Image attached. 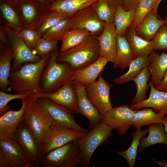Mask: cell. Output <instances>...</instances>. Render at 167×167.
<instances>
[{"label": "cell", "instance_id": "cell-49", "mask_svg": "<svg viewBox=\"0 0 167 167\" xmlns=\"http://www.w3.org/2000/svg\"><path fill=\"white\" fill-rule=\"evenodd\" d=\"M37 1L44 5L48 6L50 4L49 0H32Z\"/></svg>", "mask_w": 167, "mask_h": 167}, {"label": "cell", "instance_id": "cell-33", "mask_svg": "<svg viewBox=\"0 0 167 167\" xmlns=\"http://www.w3.org/2000/svg\"><path fill=\"white\" fill-rule=\"evenodd\" d=\"M135 13V9L126 11L122 6L116 7L113 22L118 35L124 36L126 30L133 20Z\"/></svg>", "mask_w": 167, "mask_h": 167}, {"label": "cell", "instance_id": "cell-31", "mask_svg": "<svg viewBox=\"0 0 167 167\" xmlns=\"http://www.w3.org/2000/svg\"><path fill=\"white\" fill-rule=\"evenodd\" d=\"M165 116L164 113H156L152 109L137 110L134 116L132 125L137 128L156 123H162Z\"/></svg>", "mask_w": 167, "mask_h": 167}, {"label": "cell", "instance_id": "cell-24", "mask_svg": "<svg viewBox=\"0 0 167 167\" xmlns=\"http://www.w3.org/2000/svg\"><path fill=\"white\" fill-rule=\"evenodd\" d=\"M150 64L148 68L150 74L151 81L156 87L162 79L167 70V53L161 54L154 50L148 56Z\"/></svg>", "mask_w": 167, "mask_h": 167}, {"label": "cell", "instance_id": "cell-41", "mask_svg": "<svg viewBox=\"0 0 167 167\" xmlns=\"http://www.w3.org/2000/svg\"><path fill=\"white\" fill-rule=\"evenodd\" d=\"M18 33L32 50L37 41L42 36V35L38 32L37 29L31 28H24Z\"/></svg>", "mask_w": 167, "mask_h": 167}, {"label": "cell", "instance_id": "cell-19", "mask_svg": "<svg viewBox=\"0 0 167 167\" xmlns=\"http://www.w3.org/2000/svg\"><path fill=\"white\" fill-rule=\"evenodd\" d=\"M117 36L114 22L106 23L101 33L96 36L99 44L100 56L113 63L116 56Z\"/></svg>", "mask_w": 167, "mask_h": 167}, {"label": "cell", "instance_id": "cell-50", "mask_svg": "<svg viewBox=\"0 0 167 167\" xmlns=\"http://www.w3.org/2000/svg\"><path fill=\"white\" fill-rule=\"evenodd\" d=\"M162 123L165 126V129L167 134V116H165Z\"/></svg>", "mask_w": 167, "mask_h": 167}, {"label": "cell", "instance_id": "cell-13", "mask_svg": "<svg viewBox=\"0 0 167 167\" xmlns=\"http://www.w3.org/2000/svg\"><path fill=\"white\" fill-rule=\"evenodd\" d=\"M85 86L89 99L101 114L113 108L109 96L112 85L102 77L101 73L97 81Z\"/></svg>", "mask_w": 167, "mask_h": 167}, {"label": "cell", "instance_id": "cell-7", "mask_svg": "<svg viewBox=\"0 0 167 167\" xmlns=\"http://www.w3.org/2000/svg\"><path fill=\"white\" fill-rule=\"evenodd\" d=\"M3 28L8 37L12 52L13 64L11 71H17L25 63L36 62L42 59L33 53L18 32L7 26Z\"/></svg>", "mask_w": 167, "mask_h": 167}, {"label": "cell", "instance_id": "cell-25", "mask_svg": "<svg viewBox=\"0 0 167 167\" xmlns=\"http://www.w3.org/2000/svg\"><path fill=\"white\" fill-rule=\"evenodd\" d=\"M99 0H56L48 6L50 11L59 12L72 16L77 11L91 6Z\"/></svg>", "mask_w": 167, "mask_h": 167}, {"label": "cell", "instance_id": "cell-26", "mask_svg": "<svg viewBox=\"0 0 167 167\" xmlns=\"http://www.w3.org/2000/svg\"><path fill=\"white\" fill-rule=\"evenodd\" d=\"M13 54L10 44L0 45V88L1 91L9 92V77L11 72Z\"/></svg>", "mask_w": 167, "mask_h": 167}, {"label": "cell", "instance_id": "cell-6", "mask_svg": "<svg viewBox=\"0 0 167 167\" xmlns=\"http://www.w3.org/2000/svg\"><path fill=\"white\" fill-rule=\"evenodd\" d=\"M35 100L32 96L29 95L21 99L22 106L19 110H9L0 116V139L13 138L18 128L31 111Z\"/></svg>", "mask_w": 167, "mask_h": 167}, {"label": "cell", "instance_id": "cell-32", "mask_svg": "<svg viewBox=\"0 0 167 167\" xmlns=\"http://www.w3.org/2000/svg\"><path fill=\"white\" fill-rule=\"evenodd\" d=\"M91 33L84 28L70 29L64 34L59 52H62L80 44L85 40Z\"/></svg>", "mask_w": 167, "mask_h": 167}, {"label": "cell", "instance_id": "cell-42", "mask_svg": "<svg viewBox=\"0 0 167 167\" xmlns=\"http://www.w3.org/2000/svg\"><path fill=\"white\" fill-rule=\"evenodd\" d=\"M29 95L27 94H11L2 91H0V116L4 114L10 110L7 105L11 101L16 99H22Z\"/></svg>", "mask_w": 167, "mask_h": 167}, {"label": "cell", "instance_id": "cell-5", "mask_svg": "<svg viewBox=\"0 0 167 167\" xmlns=\"http://www.w3.org/2000/svg\"><path fill=\"white\" fill-rule=\"evenodd\" d=\"M79 162V150L76 140L43 155L40 164L45 167H75Z\"/></svg>", "mask_w": 167, "mask_h": 167}, {"label": "cell", "instance_id": "cell-12", "mask_svg": "<svg viewBox=\"0 0 167 167\" xmlns=\"http://www.w3.org/2000/svg\"><path fill=\"white\" fill-rule=\"evenodd\" d=\"M137 110L123 105L112 108L102 115V122L116 131L120 135L125 134L132 125L133 118Z\"/></svg>", "mask_w": 167, "mask_h": 167}, {"label": "cell", "instance_id": "cell-38", "mask_svg": "<svg viewBox=\"0 0 167 167\" xmlns=\"http://www.w3.org/2000/svg\"><path fill=\"white\" fill-rule=\"evenodd\" d=\"M157 0H141L135 9L133 20L131 24L135 28L145 17L153 10Z\"/></svg>", "mask_w": 167, "mask_h": 167}, {"label": "cell", "instance_id": "cell-45", "mask_svg": "<svg viewBox=\"0 0 167 167\" xmlns=\"http://www.w3.org/2000/svg\"><path fill=\"white\" fill-rule=\"evenodd\" d=\"M155 88L158 91L167 92V70L165 73L161 81Z\"/></svg>", "mask_w": 167, "mask_h": 167}, {"label": "cell", "instance_id": "cell-39", "mask_svg": "<svg viewBox=\"0 0 167 167\" xmlns=\"http://www.w3.org/2000/svg\"><path fill=\"white\" fill-rule=\"evenodd\" d=\"M58 41L42 36L36 41L32 50L33 53L41 58L58 49Z\"/></svg>", "mask_w": 167, "mask_h": 167}, {"label": "cell", "instance_id": "cell-53", "mask_svg": "<svg viewBox=\"0 0 167 167\" xmlns=\"http://www.w3.org/2000/svg\"><path fill=\"white\" fill-rule=\"evenodd\" d=\"M55 0H49L50 3L51 4V3H53L54 1H55Z\"/></svg>", "mask_w": 167, "mask_h": 167}, {"label": "cell", "instance_id": "cell-30", "mask_svg": "<svg viewBox=\"0 0 167 167\" xmlns=\"http://www.w3.org/2000/svg\"><path fill=\"white\" fill-rule=\"evenodd\" d=\"M148 132V129L143 130L141 127L136 128L135 131L131 133L132 139L131 145L126 151L118 152L111 150L124 158L127 161L129 167H133L135 164L140 141Z\"/></svg>", "mask_w": 167, "mask_h": 167}, {"label": "cell", "instance_id": "cell-8", "mask_svg": "<svg viewBox=\"0 0 167 167\" xmlns=\"http://www.w3.org/2000/svg\"><path fill=\"white\" fill-rule=\"evenodd\" d=\"M35 101L47 113L55 125L88 132L76 122L72 113L65 107L44 97L37 98Z\"/></svg>", "mask_w": 167, "mask_h": 167}, {"label": "cell", "instance_id": "cell-15", "mask_svg": "<svg viewBox=\"0 0 167 167\" xmlns=\"http://www.w3.org/2000/svg\"><path fill=\"white\" fill-rule=\"evenodd\" d=\"M70 21L71 29L84 28L95 36L101 33L106 24L98 18L91 6L76 12Z\"/></svg>", "mask_w": 167, "mask_h": 167}, {"label": "cell", "instance_id": "cell-16", "mask_svg": "<svg viewBox=\"0 0 167 167\" xmlns=\"http://www.w3.org/2000/svg\"><path fill=\"white\" fill-rule=\"evenodd\" d=\"M87 133L55 125L43 143V155L71 141L77 140Z\"/></svg>", "mask_w": 167, "mask_h": 167}, {"label": "cell", "instance_id": "cell-48", "mask_svg": "<svg viewBox=\"0 0 167 167\" xmlns=\"http://www.w3.org/2000/svg\"><path fill=\"white\" fill-rule=\"evenodd\" d=\"M162 0H157L155 6L152 11V12L155 15L159 16L157 14V9L159 5Z\"/></svg>", "mask_w": 167, "mask_h": 167}, {"label": "cell", "instance_id": "cell-36", "mask_svg": "<svg viewBox=\"0 0 167 167\" xmlns=\"http://www.w3.org/2000/svg\"><path fill=\"white\" fill-rule=\"evenodd\" d=\"M98 18L106 23L113 22L116 7L110 5L106 0H99L91 6Z\"/></svg>", "mask_w": 167, "mask_h": 167}, {"label": "cell", "instance_id": "cell-43", "mask_svg": "<svg viewBox=\"0 0 167 167\" xmlns=\"http://www.w3.org/2000/svg\"><path fill=\"white\" fill-rule=\"evenodd\" d=\"M153 40L154 50H167V27L165 24L160 29Z\"/></svg>", "mask_w": 167, "mask_h": 167}, {"label": "cell", "instance_id": "cell-29", "mask_svg": "<svg viewBox=\"0 0 167 167\" xmlns=\"http://www.w3.org/2000/svg\"><path fill=\"white\" fill-rule=\"evenodd\" d=\"M149 64L150 60L148 56L136 58L130 63L128 70L127 72L114 78L113 82L117 85H121L133 80L144 68L148 67Z\"/></svg>", "mask_w": 167, "mask_h": 167}, {"label": "cell", "instance_id": "cell-11", "mask_svg": "<svg viewBox=\"0 0 167 167\" xmlns=\"http://www.w3.org/2000/svg\"><path fill=\"white\" fill-rule=\"evenodd\" d=\"M31 166L25 153L15 140L0 139V167Z\"/></svg>", "mask_w": 167, "mask_h": 167}, {"label": "cell", "instance_id": "cell-34", "mask_svg": "<svg viewBox=\"0 0 167 167\" xmlns=\"http://www.w3.org/2000/svg\"><path fill=\"white\" fill-rule=\"evenodd\" d=\"M0 9L9 26L13 27L18 32L24 28L17 14V11L19 9L18 5L1 1L0 2Z\"/></svg>", "mask_w": 167, "mask_h": 167}, {"label": "cell", "instance_id": "cell-46", "mask_svg": "<svg viewBox=\"0 0 167 167\" xmlns=\"http://www.w3.org/2000/svg\"><path fill=\"white\" fill-rule=\"evenodd\" d=\"M111 6L117 7L120 6H122L123 0H106Z\"/></svg>", "mask_w": 167, "mask_h": 167}, {"label": "cell", "instance_id": "cell-52", "mask_svg": "<svg viewBox=\"0 0 167 167\" xmlns=\"http://www.w3.org/2000/svg\"><path fill=\"white\" fill-rule=\"evenodd\" d=\"M167 27V16L163 19Z\"/></svg>", "mask_w": 167, "mask_h": 167}, {"label": "cell", "instance_id": "cell-14", "mask_svg": "<svg viewBox=\"0 0 167 167\" xmlns=\"http://www.w3.org/2000/svg\"><path fill=\"white\" fill-rule=\"evenodd\" d=\"M35 99L38 97L49 99L61 105L72 113H80L77 102V98L72 82L63 85L55 91L49 93L35 92L29 94Z\"/></svg>", "mask_w": 167, "mask_h": 167}, {"label": "cell", "instance_id": "cell-18", "mask_svg": "<svg viewBox=\"0 0 167 167\" xmlns=\"http://www.w3.org/2000/svg\"><path fill=\"white\" fill-rule=\"evenodd\" d=\"M72 83L76 93L80 113L88 119L91 129L102 122V115L89 99L85 85L75 81Z\"/></svg>", "mask_w": 167, "mask_h": 167}, {"label": "cell", "instance_id": "cell-3", "mask_svg": "<svg viewBox=\"0 0 167 167\" xmlns=\"http://www.w3.org/2000/svg\"><path fill=\"white\" fill-rule=\"evenodd\" d=\"M100 56L98 41L96 36L90 35L78 45L58 54V62L68 63L74 71L92 64Z\"/></svg>", "mask_w": 167, "mask_h": 167}, {"label": "cell", "instance_id": "cell-51", "mask_svg": "<svg viewBox=\"0 0 167 167\" xmlns=\"http://www.w3.org/2000/svg\"><path fill=\"white\" fill-rule=\"evenodd\" d=\"M153 160L155 162H156L161 166H163L164 167H167V163L166 162L164 161L158 162L154 160L153 159Z\"/></svg>", "mask_w": 167, "mask_h": 167}, {"label": "cell", "instance_id": "cell-27", "mask_svg": "<svg viewBox=\"0 0 167 167\" xmlns=\"http://www.w3.org/2000/svg\"><path fill=\"white\" fill-rule=\"evenodd\" d=\"M148 130V135L143 137L140 141L137 151L138 153L156 144L162 143L167 146V135L162 123H156L149 126Z\"/></svg>", "mask_w": 167, "mask_h": 167}, {"label": "cell", "instance_id": "cell-1", "mask_svg": "<svg viewBox=\"0 0 167 167\" xmlns=\"http://www.w3.org/2000/svg\"><path fill=\"white\" fill-rule=\"evenodd\" d=\"M50 53L38 62L25 63L17 71H11L9 91L12 90L16 94L42 93L40 84L41 76Z\"/></svg>", "mask_w": 167, "mask_h": 167}, {"label": "cell", "instance_id": "cell-21", "mask_svg": "<svg viewBox=\"0 0 167 167\" xmlns=\"http://www.w3.org/2000/svg\"><path fill=\"white\" fill-rule=\"evenodd\" d=\"M109 62L101 56L87 66L73 71V81L79 82L85 85L96 81L97 77L103 71Z\"/></svg>", "mask_w": 167, "mask_h": 167}, {"label": "cell", "instance_id": "cell-40", "mask_svg": "<svg viewBox=\"0 0 167 167\" xmlns=\"http://www.w3.org/2000/svg\"><path fill=\"white\" fill-rule=\"evenodd\" d=\"M71 17L59 12L49 11V14L37 30L42 35L47 30L54 26L60 21Z\"/></svg>", "mask_w": 167, "mask_h": 167}, {"label": "cell", "instance_id": "cell-22", "mask_svg": "<svg viewBox=\"0 0 167 167\" xmlns=\"http://www.w3.org/2000/svg\"><path fill=\"white\" fill-rule=\"evenodd\" d=\"M124 36L130 45L135 59L148 57L154 50L153 40L147 41L137 35L135 28L131 24L126 30Z\"/></svg>", "mask_w": 167, "mask_h": 167}, {"label": "cell", "instance_id": "cell-37", "mask_svg": "<svg viewBox=\"0 0 167 167\" xmlns=\"http://www.w3.org/2000/svg\"><path fill=\"white\" fill-rule=\"evenodd\" d=\"M70 17L60 21L47 30L42 34V36L56 41L62 40L65 33L71 29Z\"/></svg>", "mask_w": 167, "mask_h": 167}, {"label": "cell", "instance_id": "cell-20", "mask_svg": "<svg viewBox=\"0 0 167 167\" xmlns=\"http://www.w3.org/2000/svg\"><path fill=\"white\" fill-rule=\"evenodd\" d=\"M148 84L150 88L148 98L139 103L131 104L129 107L134 110L151 108L156 113H163L167 116V92L156 90L151 81Z\"/></svg>", "mask_w": 167, "mask_h": 167}, {"label": "cell", "instance_id": "cell-23", "mask_svg": "<svg viewBox=\"0 0 167 167\" xmlns=\"http://www.w3.org/2000/svg\"><path fill=\"white\" fill-rule=\"evenodd\" d=\"M165 24L163 19L154 15L152 11L148 13L135 28L136 34L147 41L152 40L158 31Z\"/></svg>", "mask_w": 167, "mask_h": 167}, {"label": "cell", "instance_id": "cell-10", "mask_svg": "<svg viewBox=\"0 0 167 167\" xmlns=\"http://www.w3.org/2000/svg\"><path fill=\"white\" fill-rule=\"evenodd\" d=\"M35 136L43 143L55 125L47 113L35 101L24 122Z\"/></svg>", "mask_w": 167, "mask_h": 167}, {"label": "cell", "instance_id": "cell-44", "mask_svg": "<svg viewBox=\"0 0 167 167\" xmlns=\"http://www.w3.org/2000/svg\"><path fill=\"white\" fill-rule=\"evenodd\" d=\"M141 0H123L122 6L126 11L135 9Z\"/></svg>", "mask_w": 167, "mask_h": 167}, {"label": "cell", "instance_id": "cell-35", "mask_svg": "<svg viewBox=\"0 0 167 167\" xmlns=\"http://www.w3.org/2000/svg\"><path fill=\"white\" fill-rule=\"evenodd\" d=\"M150 74L148 67L144 68L139 74L133 79L136 88V93L132 99L131 104L139 103L145 99L147 91L149 86L148 84Z\"/></svg>", "mask_w": 167, "mask_h": 167}, {"label": "cell", "instance_id": "cell-2", "mask_svg": "<svg viewBox=\"0 0 167 167\" xmlns=\"http://www.w3.org/2000/svg\"><path fill=\"white\" fill-rule=\"evenodd\" d=\"M59 51L51 53L43 69L40 79V87L43 93H52L64 84L73 81V71L67 63L56 60Z\"/></svg>", "mask_w": 167, "mask_h": 167}, {"label": "cell", "instance_id": "cell-47", "mask_svg": "<svg viewBox=\"0 0 167 167\" xmlns=\"http://www.w3.org/2000/svg\"><path fill=\"white\" fill-rule=\"evenodd\" d=\"M0 2H4L12 4L19 5L25 0H0Z\"/></svg>", "mask_w": 167, "mask_h": 167}, {"label": "cell", "instance_id": "cell-17", "mask_svg": "<svg viewBox=\"0 0 167 167\" xmlns=\"http://www.w3.org/2000/svg\"><path fill=\"white\" fill-rule=\"evenodd\" d=\"M18 5L24 28H35L37 25L39 27L49 12L48 6L35 1L25 0Z\"/></svg>", "mask_w": 167, "mask_h": 167}, {"label": "cell", "instance_id": "cell-28", "mask_svg": "<svg viewBox=\"0 0 167 167\" xmlns=\"http://www.w3.org/2000/svg\"><path fill=\"white\" fill-rule=\"evenodd\" d=\"M116 56L113 62L114 69L122 70L129 67L131 61L134 59L130 45L124 36L117 35L116 39Z\"/></svg>", "mask_w": 167, "mask_h": 167}, {"label": "cell", "instance_id": "cell-9", "mask_svg": "<svg viewBox=\"0 0 167 167\" xmlns=\"http://www.w3.org/2000/svg\"><path fill=\"white\" fill-rule=\"evenodd\" d=\"M21 147L31 166L39 167L43 155V143L36 138L23 122L15 133L13 138Z\"/></svg>", "mask_w": 167, "mask_h": 167}, {"label": "cell", "instance_id": "cell-4", "mask_svg": "<svg viewBox=\"0 0 167 167\" xmlns=\"http://www.w3.org/2000/svg\"><path fill=\"white\" fill-rule=\"evenodd\" d=\"M112 129L101 122L84 135L77 140L79 150V164L85 167L90 165L91 160L97 147L110 136Z\"/></svg>", "mask_w": 167, "mask_h": 167}]
</instances>
